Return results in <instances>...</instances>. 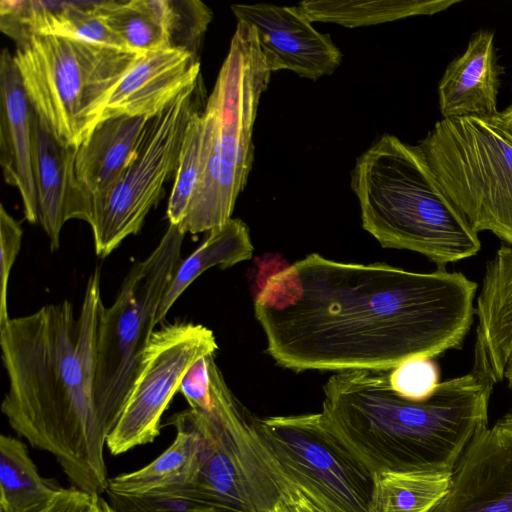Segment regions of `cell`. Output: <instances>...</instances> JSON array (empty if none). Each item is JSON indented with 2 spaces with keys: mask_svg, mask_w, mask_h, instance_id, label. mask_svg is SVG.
<instances>
[{
  "mask_svg": "<svg viewBox=\"0 0 512 512\" xmlns=\"http://www.w3.org/2000/svg\"><path fill=\"white\" fill-rule=\"evenodd\" d=\"M477 288L446 268L413 272L312 253L265 274L254 313L267 352L284 368L390 371L460 349Z\"/></svg>",
  "mask_w": 512,
  "mask_h": 512,
  "instance_id": "cell-1",
  "label": "cell"
},
{
  "mask_svg": "<svg viewBox=\"0 0 512 512\" xmlns=\"http://www.w3.org/2000/svg\"><path fill=\"white\" fill-rule=\"evenodd\" d=\"M101 270L90 275L79 316L68 301L0 325L8 379L2 413L17 434L51 453L75 488L101 496L109 486L107 434L93 389L101 312Z\"/></svg>",
  "mask_w": 512,
  "mask_h": 512,
  "instance_id": "cell-2",
  "label": "cell"
},
{
  "mask_svg": "<svg viewBox=\"0 0 512 512\" xmlns=\"http://www.w3.org/2000/svg\"><path fill=\"white\" fill-rule=\"evenodd\" d=\"M478 365L440 382L423 401L399 396L389 371L337 372L325 384L326 427L371 476L378 472L452 473L476 435L487 428L495 385Z\"/></svg>",
  "mask_w": 512,
  "mask_h": 512,
  "instance_id": "cell-3",
  "label": "cell"
},
{
  "mask_svg": "<svg viewBox=\"0 0 512 512\" xmlns=\"http://www.w3.org/2000/svg\"><path fill=\"white\" fill-rule=\"evenodd\" d=\"M351 188L363 228L384 248L406 249L445 268L475 256L478 233L450 202L417 145L384 134L356 160Z\"/></svg>",
  "mask_w": 512,
  "mask_h": 512,
  "instance_id": "cell-4",
  "label": "cell"
},
{
  "mask_svg": "<svg viewBox=\"0 0 512 512\" xmlns=\"http://www.w3.org/2000/svg\"><path fill=\"white\" fill-rule=\"evenodd\" d=\"M271 73L254 29L237 22L205 104L213 119L211 147L201 180L177 226L183 234L208 232L231 219L252 168L253 126Z\"/></svg>",
  "mask_w": 512,
  "mask_h": 512,
  "instance_id": "cell-5",
  "label": "cell"
},
{
  "mask_svg": "<svg viewBox=\"0 0 512 512\" xmlns=\"http://www.w3.org/2000/svg\"><path fill=\"white\" fill-rule=\"evenodd\" d=\"M143 53L54 35H31L13 55L35 113L63 145L79 147L102 121L123 76Z\"/></svg>",
  "mask_w": 512,
  "mask_h": 512,
  "instance_id": "cell-6",
  "label": "cell"
},
{
  "mask_svg": "<svg viewBox=\"0 0 512 512\" xmlns=\"http://www.w3.org/2000/svg\"><path fill=\"white\" fill-rule=\"evenodd\" d=\"M184 238L185 234L169 224L153 251L131 266L113 304L102 309L93 389L98 417L107 436L120 418L156 326L161 299L183 260Z\"/></svg>",
  "mask_w": 512,
  "mask_h": 512,
  "instance_id": "cell-7",
  "label": "cell"
},
{
  "mask_svg": "<svg viewBox=\"0 0 512 512\" xmlns=\"http://www.w3.org/2000/svg\"><path fill=\"white\" fill-rule=\"evenodd\" d=\"M417 146L473 230L512 246V138L491 119L442 118Z\"/></svg>",
  "mask_w": 512,
  "mask_h": 512,
  "instance_id": "cell-8",
  "label": "cell"
},
{
  "mask_svg": "<svg viewBox=\"0 0 512 512\" xmlns=\"http://www.w3.org/2000/svg\"><path fill=\"white\" fill-rule=\"evenodd\" d=\"M200 81L150 117L138 146L90 223L97 256L105 258L142 228L163 186L176 172L187 125L198 110Z\"/></svg>",
  "mask_w": 512,
  "mask_h": 512,
  "instance_id": "cell-9",
  "label": "cell"
},
{
  "mask_svg": "<svg viewBox=\"0 0 512 512\" xmlns=\"http://www.w3.org/2000/svg\"><path fill=\"white\" fill-rule=\"evenodd\" d=\"M217 348L213 332L201 324L176 321L154 330L120 418L107 438L110 453L119 455L153 442L188 370Z\"/></svg>",
  "mask_w": 512,
  "mask_h": 512,
  "instance_id": "cell-10",
  "label": "cell"
},
{
  "mask_svg": "<svg viewBox=\"0 0 512 512\" xmlns=\"http://www.w3.org/2000/svg\"><path fill=\"white\" fill-rule=\"evenodd\" d=\"M280 465L356 512H369L372 476L326 427L321 413L258 419Z\"/></svg>",
  "mask_w": 512,
  "mask_h": 512,
  "instance_id": "cell-11",
  "label": "cell"
},
{
  "mask_svg": "<svg viewBox=\"0 0 512 512\" xmlns=\"http://www.w3.org/2000/svg\"><path fill=\"white\" fill-rule=\"evenodd\" d=\"M237 22L252 27L271 72L290 70L312 81L332 74L342 53L329 34L317 31L297 6L233 4Z\"/></svg>",
  "mask_w": 512,
  "mask_h": 512,
  "instance_id": "cell-12",
  "label": "cell"
},
{
  "mask_svg": "<svg viewBox=\"0 0 512 512\" xmlns=\"http://www.w3.org/2000/svg\"><path fill=\"white\" fill-rule=\"evenodd\" d=\"M430 512H512V411L469 443Z\"/></svg>",
  "mask_w": 512,
  "mask_h": 512,
  "instance_id": "cell-13",
  "label": "cell"
},
{
  "mask_svg": "<svg viewBox=\"0 0 512 512\" xmlns=\"http://www.w3.org/2000/svg\"><path fill=\"white\" fill-rule=\"evenodd\" d=\"M178 414L199 442L198 472L184 489L216 512H255L236 446L220 414L210 405Z\"/></svg>",
  "mask_w": 512,
  "mask_h": 512,
  "instance_id": "cell-14",
  "label": "cell"
},
{
  "mask_svg": "<svg viewBox=\"0 0 512 512\" xmlns=\"http://www.w3.org/2000/svg\"><path fill=\"white\" fill-rule=\"evenodd\" d=\"M77 148L61 144L34 114L32 167L38 223L49 238L51 250L59 248L60 233L67 221H92V203L76 178Z\"/></svg>",
  "mask_w": 512,
  "mask_h": 512,
  "instance_id": "cell-15",
  "label": "cell"
},
{
  "mask_svg": "<svg viewBox=\"0 0 512 512\" xmlns=\"http://www.w3.org/2000/svg\"><path fill=\"white\" fill-rule=\"evenodd\" d=\"M200 80L197 56L180 48L143 53L115 87L102 120L121 115L152 117Z\"/></svg>",
  "mask_w": 512,
  "mask_h": 512,
  "instance_id": "cell-16",
  "label": "cell"
},
{
  "mask_svg": "<svg viewBox=\"0 0 512 512\" xmlns=\"http://www.w3.org/2000/svg\"><path fill=\"white\" fill-rule=\"evenodd\" d=\"M30 104L14 62L4 48L0 56V163L7 184L19 191L25 219L38 223L33 177V119Z\"/></svg>",
  "mask_w": 512,
  "mask_h": 512,
  "instance_id": "cell-17",
  "label": "cell"
},
{
  "mask_svg": "<svg viewBox=\"0 0 512 512\" xmlns=\"http://www.w3.org/2000/svg\"><path fill=\"white\" fill-rule=\"evenodd\" d=\"M494 32L480 30L465 52L447 66L438 85L439 109L443 118L493 119L498 114L500 74Z\"/></svg>",
  "mask_w": 512,
  "mask_h": 512,
  "instance_id": "cell-18",
  "label": "cell"
},
{
  "mask_svg": "<svg viewBox=\"0 0 512 512\" xmlns=\"http://www.w3.org/2000/svg\"><path fill=\"white\" fill-rule=\"evenodd\" d=\"M96 4L2 0L0 27L17 44L31 35H54L130 50L97 13Z\"/></svg>",
  "mask_w": 512,
  "mask_h": 512,
  "instance_id": "cell-19",
  "label": "cell"
},
{
  "mask_svg": "<svg viewBox=\"0 0 512 512\" xmlns=\"http://www.w3.org/2000/svg\"><path fill=\"white\" fill-rule=\"evenodd\" d=\"M473 364L498 383L512 351V246L502 243L487 262L475 304Z\"/></svg>",
  "mask_w": 512,
  "mask_h": 512,
  "instance_id": "cell-20",
  "label": "cell"
},
{
  "mask_svg": "<svg viewBox=\"0 0 512 512\" xmlns=\"http://www.w3.org/2000/svg\"><path fill=\"white\" fill-rule=\"evenodd\" d=\"M149 118L127 115L106 118L77 148L76 178L92 203L93 214L131 160Z\"/></svg>",
  "mask_w": 512,
  "mask_h": 512,
  "instance_id": "cell-21",
  "label": "cell"
},
{
  "mask_svg": "<svg viewBox=\"0 0 512 512\" xmlns=\"http://www.w3.org/2000/svg\"><path fill=\"white\" fill-rule=\"evenodd\" d=\"M253 245L247 225L231 218L208 231L200 246L179 264L158 308L155 323L161 324L182 293L206 270L219 266L231 267L253 254Z\"/></svg>",
  "mask_w": 512,
  "mask_h": 512,
  "instance_id": "cell-22",
  "label": "cell"
},
{
  "mask_svg": "<svg viewBox=\"0 0 512 512\" xmlns=\"http://www.w3.org/2000/svg\"><path fill=\"white\" fill-rule=\"evenodd\" d=\"M166 425L176 429L173 443L143 468L109 479L107 489L126 494H140L155 489L187 485L194 481L199 466L197 434L178 413L173 414Z\"/></svg>",
  "mask_w": 512,
  "mask_h": 512,
  "instance_id": "cell-23",
  "label": "cell"
},
{
  "mask_svg": "<svg viewBox=\"0 0 512 512\" xmlns=\"http://www.w3.org/2000/svg\"><path fill=\"white\" fill-rule=\"evenodd\" d=\"M64 488L41 476L26 445L0 436V508L2 512H39Z\"/></svg>",
  "mask_w": 512,
  "mask_h": 512,
  "instance_id": "cell-24",
  "label": "cell"
},
{
  "mask_svg": "<svg viewBox=\"0 0 512 512\" xmlns=\"http://www.w3.org/2000/svg\"><path fill=\"white\" fill-rule=\"evenodd\" d=\"M459 0H305L297 7L310 22L361 27L411 16L433 15Z\"/></svg>",
  "mask_w": 512,
  "mask_h": 512,
  "instance_id": "cell-25",
  "label": "cell"
},
{
  "mask_svg": "<svg viewBox=\"0 0 512 512\" xmlns=\"http://www.w3.org/2000/svg\"><path fill=\"white\" fill-rule=\"evenodd\" d=\"M96 11L132 51L172 48L167 0L97 1Z\"/></svg>",
  "mask_w": 512,
  "mask_h": 512,
  "instance_id": "cell-26",
  "label": "cell"
},
{
  "mask_svg": "<svg viewBox=\"0 0 512 512\" xmlns=\"http://www.w3.org/2000/svg\"><path fill=\"white\" fill-rule=\"evenodd\" d=\"M372 480L369 512H430L447 494L451 473L386 471Z\"/></svg>",
  "mask_w": 512,
  "mask_h": 512,
  "instance_id": "cell-27",
  "label": "cell"
},
{
  "mask_svg": "<svg viewBox=\"0 0 512 512\" xmlns=\"http://www.w3.org/2000/svg\"><path fill=\"white\" fill-rule=\"evenodd\" d=\"M213 119L208 110H197L191 117L179 156L175 181L167 206L170 225L179 226L201 180L208 160Z\"/></svg>",
  "mask_w": 512,
  "mask_h": 512,
  "instance_id": "cell-28",
  "label": "cell"
},
{
  "mask_svg": "<svg viewBox=\"0 0 512 512\" xmlns=\"http://www.w3.org/2000/svg\"><path fill=\"white\" fill-rule=\"evenodd\" d=\"M109 503L116 512H216L192 497L183 486H172L140 494L107 489Z\"/></svg>",
  "mask_w": 512,
  "mask_h": 512,
  "instance_id": "cell-29",
  "label": "cell"
},
{
  "mask_svg": "<svg viewBox=\"0 0 512 512\" xmlns=\"http://www.w3.org/2000/svg\"><path fill=\"white\" fill-rule=\"evenodd\" d=\"M212 17L210 8L201 1L167 0V27L171 47L187 50L197 56Z\"/></svg>",
  "mask_w": 512,
  "mask_h": 512,
  "instance_id": "cell-30",
  "label": "cell"
},
{
  "mask_svg": "<svg viewBox=\"0 0 512 512\" xmlns=\"http://www.w3.org/2000/svg\"><path fill=\"white\" fill-rule=\"evenodd\" d=\"M391 388L411 401L430 398L440 384V370L430 357L408 359L389 371Z\"/></svg>",
  "mask_w": 512,
  "mask_h": 512,
  "instance_id": "cell-31",
  "label": "cell"
},
{
  "mask_svg": "<svg viewBox=\"0 0 512 512\" xmlns=\"http://www.w3.org/2000/svg\"><path fill=\"white\" fill-rule=\"evenodd\" d=\"M23 230L19 224L0 205V325L10 319L8 315V282L12 267L21 248Z\"/></svg>",
  "mask_w": 512,
  "mask_h": 512,
  "instance_id": "cell-32",
  "label": "cell"
},
{
  "mask_svg": "<svg viewBox=\"0 0 512 512\" xmlns=\"http://www.w3.org/2000/svg\"><path fill=\"white\" fill-rule=\"evenodd\" d=\"M285 474L302 494L311 512H356L331 497L326 491L307 478L296 473L285 471Z\"/></svg>",
  "mask_w": 512,
  "mask_h": 512,
  "instance_id": "cell-33",
  "label": "cell"
},
{
  "mask_svg": "<svg viewBox=\"0 0 512 512\" xmlns=\"http://www.w3.org/2000/svg\"><path fill=\"white\" fill-rule=\"evenodd\" d=\"M96 497L75 487L64 488L39 512H93Z\"/></svg>",
  "mask_w": 512,
  "mask_h": 512,
  "instance_id": "cell-34",
  "label": "cell"
},
{
  "mask_svg": "<svg viewBox=\"0 0 512 512\" xmlns=\"http://www.w3.org/2000/svg\"><path fill=\"white\" fill-rule=\"evenodd\" d=\"M491 120L512 138V103Z\"/></svg>",
  "mask_w": 512,
  "mask_h": 512,
  "instance_id": "cell-35",
  "label": "cell"
},
{
  "mask_svg": "<svg viewBox=\"0 0 512 512\" xmlns=\"http://www.w3.org/2000/svg\"><path fill=\"white\" fill-rule=\"evenodd\" d=\"M93 512H116L110 503L104 500L101 496H97Z\"/></svg>",
  "mask_w": 512,
  "mask_h": 512,
  "instance_id": "cell-36",
  "label": "cell"
},
{
  "mask_svg": "<svg viewBox=\"0 0 512 512\" xmlns=\"http://www.w3.org/2000/svg\"><path fill=\"white\" fill-rule=\"evenodd\" d=\"M506 380L508 388L512 392V351L509 355V358L506 362L505 370H504V378Z\"/></svg>",
  "mask_w": 512,
  "mask_h": 512,
  "instance_id": "cell-37",
  "label": "cell"
}]
</instances>
